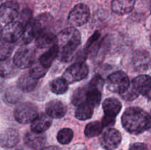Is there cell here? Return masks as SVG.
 I'll use <instances>...</instances> for the list:
<instances>
[{
	"label": "cell",
	"mask_w": 151,
	"mask_h": 150,
	"mask_svg": "<svg viewBox=\"0 0 151 150\" xmlns=\"http://www.w3.org/2000/svg\"><path fill=\"white\" fill-rule=\"evenodd\" d=\"M35 60V52L32 48L27 46L19 47L13 56V61L19 69L30 67Z\"/></svg>",
	"instance_id": "obj_6"
},
{
	"label": "cell",
	"mask_w": 151,
	"mask_h": 150,
	"mask_svg": "<svg viewBox=\"0 0 151 150\" xmlns=\"http://www.w3.org/2000/svg\"><path fill=\"white\" fill-rule=\"evenodd\" d=\"M86 87H79L72 93L71 96V101L75 106H78L86 102Z\"/></svg>",
	"instance_id": "obj_31"
},
{
	"label": "cell",
	"mask_w": 151,
	"mask_h": 150,
	"mask_svg": "<svg viewBox=\"0 0 151 150\" xmlns=\"http://www.w3.org/2000/svg\"><path fill=\"white\" fill-rule=\"evenodd\" d=\"M19 21L21 22L24 26L32 19V11L29 9H24L22 10V13L19 14Z\"/></svg>",
	"instance_id": "obj_36"
},
{
	"label": "cell",
	"mask_w": 151,
	"mask_h": 150,
	"mask_svg": "<svg viewBox=\"0 0 151 150\" xmlns=\"http://www.w3.org/2000/svg\"><path fill=\"white\" fill-rule=\"evenodd\" d=\"M19 71V69L16 67L13 63V59L10 57L0 62V77L2 79L14 77Z\"/></svg>",
	"instance_id": "obj_21"
},
{
	"label": "cell",
	"mask_w": 151,
	"mask_h": 150,
	"mask_svg": "<svg viewBox=\"0 0 151 150\" xmlns=\"http://www.w3.org/2000/svg\"><path fill=\"white\" fill-rule=\"evenodd\" d=\"M30 123L31 131L37 133H44L52 125V120L46 113H41Z\"/></svg>",
	"instance_id": "obj_15"
},
{
	"label": "cell",
	"mask_w": 151,
	"mask_h": 150,
	"mask_svg": "<svg viewBox=\"0 0 151 150\" xmlns=\"http://www.w3.org/2000/svg\"><path fill=\"white\" fill-rule=\"evenodd\" d=\"M14 118L19 123L22 124H29L38 115V107L32 102H22L15 108Z\"/></svg>",
	"instance_id": "obj_4"
},
{
	"label": "cell",
	"mask_w": 151,
	"mask_h": 150,
	"mask_svg": "<svg viewBox=\"0 0 151 150\" xmlns=\"http://www.w3.org/2000/svg\"><path fill=\"white\" fill-rule=\"evenodd\" d=\"M122 104L116 98H107L103 103V109L106 116L116 118L121 111Z\"/></svg>",
	"instance_id": "obj_23"
},
{
	"label": "cell",
	"mask_w": 151,
	"mask_h": 150,
	"mask_svg": "<svg viewBox=\"0 0 151 150\" xmlns=\"http://www.w3.org/2000/svg\"><path fill=\"white\" fill-rule=\"evenodd\" d=\"M29 68L30 69H29V71L28 72H29V75L35 79H39L41 78L44 77L47 74V71L49 70V69L43 66L38 61V60H35Z\"/></svg>",
	"instance_id": "obj_28"
},
{
	"label": "cell",
	"mask_w": 151,
	"mask_h": 150,
	"mask_svg": "<svg viewBox=\"0 0 151 150\" xmlns=\"http://www.w3.org/2000/svg\"><path fill=\"white\" fill-rule=\"evenodd\" d=\"M25 145L33 150H41L47 143V136L44 133H37L32 131L27 132L24 138Z\"/></svg>",
	"instance_id": "obj_13"
},
{
	"label": "cell",
	"mask_w": 151,
	"mask_h": 150,
	"mask_svg": "<svg viewBox=\"0 0 151 150\" xmlns=\"http://www.w3.org/2000/svg\"><path fill=\"white\" fill-rule=\"evenodd\" d=\"M135 3L136 0H113L111 10L116 14L123 16L132 11Z\"/></svg>",
	"instance_id": "obj_20"
},
{
	"label": "cell",
	"mask_w": 151,
	"mask_h": 150,
	"mask_svg": "<svg viewBox=\"0 0 151 150\" xmlns=\"http://www.w3.org/2000/svg\"><path fill=\"white\" fill-rule=\"evenodd\" d=\"M150 54L146 50H138L133 56V65L139 71L147 70L150 64Z\"/></svg>",
	"instance_id": "obj_18"
},
{
	"label": "cell",
	"mask_w": 151,
	"mask_h": 150,
	"mask_svg": "<svg viewBox=\"0 0 151 150\" xmlns=\"http://www.w3.org/2000/svg\"><path fill=\"white\" fill-rule=\"evenodd\" d=\"M101 34L99 31H96L89 38L84 47V52L86 54H91L99 44Z\"/></svg>",
	"instance_id": "obj_32"
},
{
	"label": "cell",
	"mask_w": 151,
	"mask_h": 150,
	"mask_svg": "<svg viewBox=\"0 0 151 150\" xmlns=\"http://www.w3.org/2000/svg\"><path fill=\"white\" fill-rule=\"evenodd\" d=\"M19 14V5L15 1H7L0 5V21L8 24L17 19Z\"/></svg>",
	"instance_id": "obj_10"
},
{
	"label": "cell",
	"mask_w": 151,
	"mask_h": 150,
	"mask_svg": "<svg viewBox=\"0 0 151 150\" xmlns=\"http://www.w3.org/2000/svg\"><path fill=\"white\" fill-rule=\"evenodd\" d=\"M55 42L56 35L49 28L43 29L35 38V45L39 49H49Z\"/></svg>",
	"instance_id": "obj_17"
},
{
	"label": "cell",
	"mask_w": 151,
	"mask_h": 150,
	"mask_svg": "<svg viewBox=\"0 0 151 150\" xmlns=\"http://www.w3.org/2000/svg\"><path fill=\"white\" fill-rule=\"evenodd\" d=\"M38 85V79L32 78L29 72H24L17 81V87L24 93L33 91Z\"/></svg>",
	"instance_id": "obj_19"
},
{
	"label": "cell",
	"mask_w": 151,
	"mask_h": 150,
	"mask_svg": "<svg viewBox=\"0 0 151 150\" xmlns=\"http://www.w3.org/2000/svg\"><path fill=\"white\" fill-rule=\"evenodd\" d=\"M94 113V107L88 103L84 102L78 106L75 111V117L81 121H86L91 119Z\"/></svg>",
	"instance_id": "obj_26"
},
{
	"label": "cell",
	"mask_w": 151,
	"mask_h": 150,
	"mask_svg": "<svg viewBox=\"0 0 151 150\" xmlns=\"http://www.w3.org/2000/svg\"><path fill=\"white\" fill-rule=\"evenodd\" d=\"M55 44L58 48V57L60 61H72L81 44V32L75 27L66 28L56 36Z\"/></svg>",
	"instance_id": "obj_1"
},
{
	"label": "cell",
	"mask_w": 151,
	"mask_h": 150,
	"mask_svg": "<svg viewBox=\"0 0 151 150\" xmlns=\"http://www.w3.org/2000/svg\"><path fill=\"white\" fill-rule=\"evenodd\" d=\"M69 84L63 77H58L53 79L50 82V90L54 94L60 95L67 92Z\"/></svg>",
	"instance_id": "obj_27"
},
{
	"label": "cell",
	"mask_w": 151,
	"mask_h": 150,
	"mask_svg": "<svg viewBox=\"0 0 151 150\" xmlns=\"http://www.w3.org/2000/svg\"><path fill=\"white\" fill-rule=\"evenodd\" d=\"M103 126L101 122L98 121L90 122L86 126L84 129V134L87 138H94L98 136L103 132Z\"/></svg>",
	"instance_id": "obj_29"
},
{
	"label": "cell",
	"mask_w": 151,
	"mask_h": 150,
	"mask_svg": "<svg viewBox=\"0 0 151 150\" xmlns=\"http://www.w3.org/2000/svg\"><path fill=\"white\" fill-rule=\"evenodd\" d=\"M24 25L19 21H13L6 24L2 29L1 38L8 42L13 43L19 41L24 32Z\"/></svg>",
	"instance_id": "obj_8"
},
{
	"label": "cell",
	"mask_w": 151,
	"mask_h": 150,
	"mask_svg": "<svg viewBox=\"0 0 151 150\" xmlns=\"http://www.w3.org/2000/svg\"><path fill=\"white\" fill-rule=\"evenodd\" d=\"M129 150H148V147L143 143H135L130 146Z\"/></svg>",
	"instance_id": "obj_38"
},
{
	"label": "cell",
	"mask_w": 151,
	"mask_h": 150,
	"mask_svg": "<svg viewBox=\"0 0 151 150\" xmlns=\"http://www.w3.org/2000/svg\"><path fill=\"white\" fill-rule=\"evenodd\" d=\"M43 29L44 27L38 18L32 19L24 27L23 34L20 38L21 43L24 45L30 44Z\"/></svg>",
	"instance_id": "obj_9"
},
{
	"label": "cell",
	"mask_w": 151,
	"mask_h": 150,
	"mask_svg": "<svg viewBox=\"0 0 151 150\" xmlns=\"http://www.w3.org/2000/svg\"><path fill=\"white\" fill-rule=\"evenodd\" d=\"M131 85L137 90L139 94H142L147 97L148 99H150L151 89V79L149 75H139L134 78L131 82Z\"/></svg>",
	"instance_id": "obj_14"
},
{
	"label": "cell",
	"mask_w": 151,
	"mask_h": 150,
	"mask_svg": "<svg viewBox=\"0 0 151 150\" xmlns=\"http://www.w3.org/2000/svg\"><path fill=\"white\" fill-rule=\"evenodd\" d=\"M88 72L89 69L85 63L77 62L66 69L63 74V78L69 85L86 79Z\"/></svg>",
	"instance_id": "obj_5"
},
{
	"label": "cell",
	"mask_w": 151,
	"mask_h": 150,
	"mask_svg": "<svg viewBox=\"0 0 151 150\" xmlns=\"http://www.w3.org/2000/svg\"><path fill=\"white\" fill-rule=\"evenodd\" d=\"M122 141V135L119 131L114 128H109L104 132L102 138L101 144L106 150H114Z\"/></svg>",
	"instance_id": "obj_11"
},
{
	"label": "cell",
	"mask_w": 151,
	"mask_h": 150,
	"mask_svg": "<svg viewBox=\"0 0 151 150\" xmlns=\"http://www.w3.org/2000/svg\"><path fill=\"white\" fill-rule=\"evenodd\" d=\"M74 137L73 130L70 128H63L58 132L57 135L58 141L60 144L66 145L72 141Z\"/></svg>",
	"instance_id": "obj_33"
},
{
	"label": "cell",
	"mask_w": 151,
	"mask_h": 150,
	"mask_svg": "<svg viewBox=\"0 0 151 150\" xmlns=\"http://www.w3.org/2000/svg\"><path fill=\"white\" fill-rule=\"evenodd\" d=\"M20 141V135L17 129L7 128L0 133V146L10 149L16 146Z\"/></svg>",
	"instance_id": "obj_12"
},
{
	"label": "cell",
	"mask_w": 151,
	"mask_h": 150,
	"mask_svg": "<svg viewBox=\"0 0 151 150\" xmlns=\"http://www.w3.org/2000/svg\"><path fill=\"white\" fill-rule=\"evenodd\" d=\"M115 121H116V118L111 117V116H108L105 115L104 117L102 119L101 124L103 127L111 128L112 126L114 125Z\"/></svg>",
	"instance_id": "obj_37"
},
{
	"label": "cell",
	"mask_w": 151,
	"mask_h": 150,
	"mask_svg": "<svg viewBox=\"0 0 151 150\" xmlns=\"http://www.w3.org/2000/svg\"><path fill=\"white\" fill-rule=\"evenodd\" d=\"M45 110L46 113L52 119H61L66 115L67 107L63 101L54 99L46 104Z\"/></svg>",
	"instance_id": "obj_16"
},
{
	"label": "cell",
	"mask_w": 151,
	"mask_h": 150,
	"mask_svg": "<svg viewBox=\"0 0 151 150\" xmlns=\"http://www.w3.org/2000/svg\"><path fill=\"white\" fill-rule=\"evenodd\" d=\"M130 83L128 75L122 71H118L108 76L107 88L111 92L121 94L128 89Z\"/></svg>",
	"instance_id": "obj_3"
},
{
	"label": "cell",
	"mask_w": 151,
	"mask_h": 150,
	"mask_svg": "<svg viewBox=\"0 0 151 150\" xmlns=\"http://www.w3.org/2000/svg\"><path fill=\"white\" fill-rule=\"evenodd\" d=\"M2 26H1V24H0V40L1 39V35H2Z\"/></svg>",
	"instance_id": "obj_41"
},
{
	"label": "cell",
	"mask_w": 151,
	"mask_h": 150,
	"mask_svg": "<svg viewBox=\"0 0 151 150\" xmlns=\"http://www.w3.org/2000/svg\"><path fill=\"white\" fill-rule=\"evenodd\" d=\"M41 150H61V149L58 146H51L44 147Z\"/></svg>",
	"instance_id": "obj_39"
},
{
	"label": "cell",
	"mask_w": 151,
	"mask_h": 150,
	"mask_svg": "<svg viewBox=\"0 0 151 150\" xmlns=\"http://www.w3.org/2000/svg\"><path fill=\"white\" fill-rule=\"evenodd\" d=\"M121 121L124 129L134 135L142 133L150 127V114L139 107L127 108L122 114Z\"/></svg>",
	"instance_id": "obj_2"
},
{
	"label": "cell",
	"mask_w": 151,
	"mask_h": 150,
	"mask_svg": "<svg viewBox=\"0 0 151 150\" xmlns=\"http://www.w3.org/2000/svg\"><path fill=\"white\" fill-rule=\"evenodd\" d=\"M58 57V48L57 45L55 44L49 48L47 51L43 53L40 56L38 61L46 68L50 69L54 60Z\"/></svg>",
	"instance_id": "obj_24"
},
{
	"label": "cell",
	"mask_w": 151,
	"mask_h": 150,
	"mask_svg": "<svg viewBox=\"0 0 151 150\" xmlns=\"http://www.w3.org/2000/svg\"><path fill=\"white\" fill-rule=\"evenodd\" d=\"M120 95L125 100H127V101H132V100L136 99L139 96V94L137 92V90L134 88V86L131 85V83H130V85L128 89L125 92L121 94Z\"/></svg>",
	"instance_id": "obj_34"
},
{
	"label": "cell",
	"mask_w": 151,
	"mask_h": 150,
	"mask_svg": "<svg viewBox=\"0 0 151 150\" xmlns=\"http://www.w3.org/2000/svg\"><path fill=\"white\" fill-rule=\"evenodd\" d=\"M14 50V44L1 38L0 40V62L7 60Z\"/></svg>",
	"instance_id": "obj_30"
},
{
	"label": "cell",
	"mask_w": 151,
	"mask_h": 150,
	"mask_svg": "<svg viewBox=\"0 0 151 150\" xmlns=\"http://www.w3.org/2000/svg\"><path fill=\"white\" fill-rule=\"evenodd\" d=\"M103 86H104V79L100 75H95L88 83V88H97V89L103 91Z\"/></svg>",
	"instance_id": "obj_35"
},
{
	"label": "cell",
	"mask_w": 151,
	"mask_h": 150,
	"mask_svg": "<svg viewBox=\"0 0 151 150\" xmlns=\"http://www.w3.org/2000/svg\"><path fill=\"white\" fill-rule=\"evenodd\" d=\"M90 16L91 13L88 6L81 3L72 9L68 16V21L74 26H81L88 21Z\"/></svg>",
	"instance_id": "obj_7"
},
{
	"label": "cell",
	"mask_w": 151,
	"mask_h": 150,
	"mask_svg": "<svg viewBox=\"0 0 151 150\" xmlns=\"http://www.w3.org/2000/svg\"><path fill=\"white\" fill-rule=\"evenodd\" d=\"M102 99V91L97 88L86 87V102L94 108L100 105Z\"/></svg>",
	"instance_id": "obj_25"
},
{
	"label": "cell",
	"mask_w": 151,
	"mask_h": 150,
	"mask_svg": "<svg viewBox=\"0 0 151 150\" xmlns=\"http://www.w3.org/2000/svg\"><path fill=\"white\" fill-rule=\"evenodd\" d=\"M4 81L2 80V78L0 77V91L3 89L4 88Z\"/></svg>",
	"instance_id": "obj_40"
},
{
	"label": "cell",
	"mask_w": 151,
	"mask_h": 150,
	"mask_svg": "<svg viewBox=\"0 0 151 150\" xmlns=\"http://www.w3.org/2000/svg\"><path fill=\"white\" fill-rule=\"evenodd\" d=\"M24 99V92L17 86H11L6 89L3 94V100L9 105L16 104Z\"/></svg>",
	"instance_id": "obj_22"
}]
</instances>
